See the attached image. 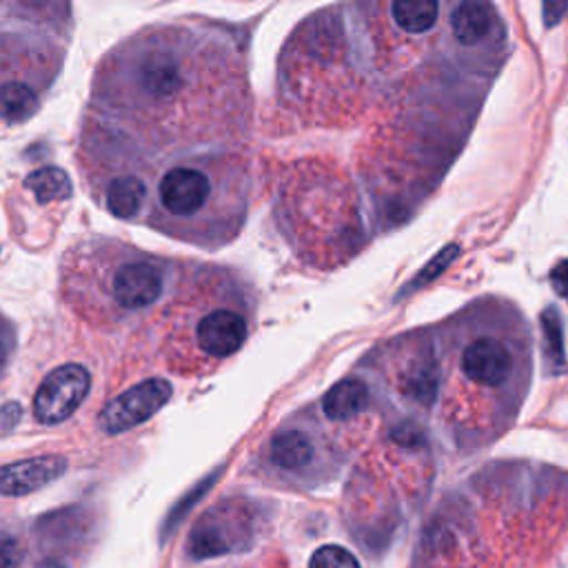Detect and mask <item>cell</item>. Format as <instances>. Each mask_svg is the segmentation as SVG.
Here are the masks:
<instances>
[{
	"mask_svg": "<svg viewBox=\"0 0 568 568\" xmlns=\"http://www.w3.org/2000/svg\"><path fill=\"white\" fill-rule=\"evenodd\" d=\"M84 118L158 171L240 149L253 126L244 47L229 29L193 20L142 27L98 60Z\"/></svg>",
	"mask_w": 568,
	"mask_h": 568,
	"instance_id": "6da1fadb",
	"label": "cell"
},
{
	"mask_svg": "<svg viewBox=\"0 0 568 568\" xmlns=\"http://www.w3.org/2000/svg\"><path fill=\"white\" fill-rule=\"evenodd\" d=\"M248 195L251 171L240 149L193 153L158 171L142 222L171 240L217 251L240 235Z\"/></svg>",
	"mask_w": 568,
	"mask_h": 568,
	"instance_id": "7a4b0ae2",
	"label": "cell"
},
{
	"mask_svg": "<svg viewBox=\"0 0 568 568\" xmlns=\"http://www.w3.org/2000/svg\"><path fill=\"white\" fill-rule=\"evenodd\" d=\"M178 264L120 237H82L60 257V297L84 322L118 326L169 295Z\"/></svg>",
	"mask_w": 568,
	"mask_h": 568,
	"instance_id": "3957f363",
	"label": "cell"
},
{
	"mask_svg": "<svg viewBox=\"0 0 568 568\" xmlns=\"http://www.w3.org/2000/svg\"><path fill=\"white\" fill-rule=\"evenodd\" d=\"M255 291L231 266L180 262L160 326L164 346L178 368L209 366L235 355L253 324Z\"/></svg>",
	"mask_w": 568,
	"mask_h": 568,
	"instance_id": "277c9868",
	"label": "cell"
},
{
	"mask_svg": "<svg viewBox=\"0 0 568 568\" xmlns=\"http://www.w3.org/2000/svg\"><path fill=\"white\" fill-rule=\"evenodd\" d=\"M64 67L62 42L42 27L0 18V122L18 126L44 104Z\"/></svg>",
	"mask_w": 568,
	"mask_h": 568,
	"instance_id": "5b68a950",
	"label": "cell"
},
{
	"mask_svg": "<svg viewBox=\"0 0 568 568\" xmlns=\"http://www.w3.org/2000/svg\"><path fill=\"white\" fill-rule=\"evenodd\" d=\"M75 158L93 200L104 211L126 222L144 220L155 166L120 146L89 118H82Z\"/></svg>",
	"mask_w": 568,
	"mask_h": 568,
	"instance_id": "8992f818",
	"label": "cell"
},
{
	"mask_svg": "<svg viewBox=\"0 0 568 568\" xmlns=\"http://www.w3.org/2000/svg\"><path fill=\"white\" fill-rule=\"evenodd\" d=\"M89 388L91 375L82 364L67 362L55 366L44 375L33 395V417L44 426L64 422L84 402Z\"/></svg>",
	"mask_w": 568,
	"mask_h": 568,
	"instance_id": "52a82bcc",
	"label": "cell"
},
{
	"mask_svg": "<svg viewBox=\"0 0 568 568\" xmlns=\"http://www.w3.org/2000/svg\"><path fill=\"white\" fill-rule=\"evenodd\" d=\"M171 384L162 377L144 379L115 399H111L98 417V424L104 433H124L133 426H140L144 419L155 415L171 397Z\"/></svg>",
	"mask_w": 568,
	"mask_h": 568,
	"instance_id": "ba28073f",
	"label": "cell"
},
{
	"mask_svg": "<svg viewBox=\"0 0 568 568\" xmlns=\"http://www.w3.org/2000/svg\"><path fill=\"white\" fill-rule=\"evenodd\" d=\"M67 470L62 455H40L0 466V495L20 497L51 484Z\"/></svg>",
	"mask_w": 568,
	"mask_h": 568,
	"instance_id": "9c48e42d",
	"label": "cell"
},
{
	"mask_svg": "<svg viewBox=\"0 0 568 568\" xmlns=\"http://www.w3.org/2000/svg\"><path fill=\"white\" fill-rule=\"evenodd\" d=\"M462 371L481 386H499L513 373V355L495 337H477L462 353Z\"/></svg>",
	"mask_w": 568,
	"mask_h": 568,
	"instance_id": "30bf717a",
	"label": "cell"
},
{
	"mask_svg": "<svg viewBox=\"0 0 568 568\" xmlns=\"http://www.w3.org/2000/svg\"><path fill=\"white\" fill-rule=\"evenodd\" d=\"M268 457L277 468L300 473L306 470L315 459V442L302 428H282L268 444Z\"/></svg>",
	"mask_w": 568,
	"mask_h": 568,
	"instance_id": "8fae6325",
	"label": "cell"
},
{
	"mask_svg": "<svg viewBox=\"0 0 568 568\" xmlns=\"http://www.w3.org/2000/svg\"><path fill=\"white\" fill-rule=\"evenodd\" d=\"M368 386L357 377L339 379L328 388L322 399V408L331 419H348L368 406Z\"/></svg>",
	"mask_w": 568,
	"mask_h": 568,
	"instance_id": "7c38bea8",
	"label": "cell"
},
{
	"mask_svg": "<svg viewBox=\"0 0 568 568\" xmlns=\"http://www.w3.org/2000/svg\"><path fill=\"white\" fill-rule=\"evenodd\" d=\"M450 29L459 44H477L493 29V16L479 0H464L450 16Z\"/></svg>",
	"mask_w": 568,
	"mask_h": 568,
	"instance_id": "4fadbf2b",
	"label": "cell"
},
{
	"mask_svg": "<svg viewBox=\"0 0 568 568\" xmlns=\"http://www.w3.org/2000/svg\"><path fill=\"white\" fill-rule=\"evenodd\" d=\"M439 16V0H390L393 22L408 33H424Z\"/></svg>",
	"mask_w": 568,
	"mask_h": 568,
	"instance_id": "5bb4252c",
	"label": "cell"
},
{
	"mask_svg": "<svg viewBox=\"0 0 568 568\" xmlns=\"http://www.w3.org/2000/svg\"><path fill=\"white\" fill-rule=\"evenodd\" d=\"M541 331H544V344L546 353L555 364H564V331H561V317L555 308H546L541 315Z\"/></svg>",
	"mask_w": 568,
	"mask_h": 568,
	"instance_id": "9a60e30c",
	"label": "cell"
},
{
	"mask_svg": "<svg viewBox=\"0 0 568 568\" xmlns=\"http://www.w3.org/2000/svg\"><path fill=\"white\" fill-rule=\"evenodd\" d=\"M308 568H362V566L351 550L337 544H326L311 555Z\"/></svg>",
	"mask_w": 568,
	"mask_h": 568,
	"instance_id": "2e32d148",
	"label": "cell"
},
{
	"mask_svg": "<svg viewBox=\"0 0 568 568\" xmlns=\"http://www.w3.org/2000/svg\"><path fill=\"white\" fill-rule=\"evenodd\" d=\"M457 253H459V248L455 246V244H450V246H446V248H442L417 275H415V280L408 284V288L410 291H415V288H422V286H426V284H430L433 280H437L450 264H453V260L457 257Z\"/></svg>",
	"mask_w": 568,
	"mask_h": 568,
	"instance_id": "e0dca14e",
	"label": "cell"
},
{
	"mask_svg": "<svg viewBox=\"0 0 568 568\" xmlns=\"http://www.w3.org/2000/svg\"><path fill=\"white\" fill-rule=\"evenodd\" d=\"M22 544L16 535L0 530V568H18L22 561Z\"/></svg>",
	"mask_w": 568,
	"mask_h": 568,
	"instance_id": "ac0fdd59",
	"label": "cell"
},
{
	"mask_svg": "<svg viewBox=\"0 0 568 568\" xmlns=\"http://www.w3.org/2000/svg\"><path fill=\"white\" fill-rule=\"evenodd\" d=\"M13 342H16V333L11 322L0 313V375L4 373L9 359H11V351H13Z\"/></svg>",
	"mask_w": 568,
	"mask_h": 568,
	"instance_id": "d6986e66",
	"label": "cell"
},
{
	"mask_svg": "<svg viewBox=\"0 0 568 568\" xmlns=\"http://www.w3.org/2000/svg\"><path fill=\"white\" fill-rule=\"evenodd\" d=\"M550 284L557 295L568 302V260H561L550 268Z\"/></svg>",
	"mask_w": 568,
	"mask_h": 568,
	"instance_id": "ffe728a7",
	"label": "cell"
},
{
	"mask_svg": "<svg viewBox=\"0 0 568 568\" xmlns=\"http://www.w3.org/2000/svg\"><path fill=\"white\" fill-rule=\"evenodd\" d=\"M544 7V24L555 27L568 11V0H541Z\"/></svg>",
	"mask_w": 568,
	"mask_h": 568,
	"instance_id": "44dd1931",
	"label": "cell"
},
{
	"mask_svg": "<svg viewBox=\"0 0 568 568\" xmlns=\"http://www.w3.org/2000/svg\"><path fill=\"white\" fill-rule=\"evenodd\" d=\"M393 437H395L399 444H406V446H408V444L415 446V444L422 442V433H419V428H417L415 424H399V426L395 428Z\"/></svg>",
	"mask_w": 568,
	"mask_h": 568,
	"instance_id": "7402d4cb",
	"label": "cell"
},
{
	"mask_svg": "<svg viewBox=\"0 0 568 568\" xmlns=\"http://www.w3.org/2000/svg\"><path fill=\"white\" fill-rule=\"evenodd\" d=\"M36 568H64V566H62V561L47 557V559H44V561H40Z\"/></svg>",
	"mask_w": 568,
	"mask_h": 568,
	"instance_id": "603a6c76",
	"label": "cell"
}]
</instances>
